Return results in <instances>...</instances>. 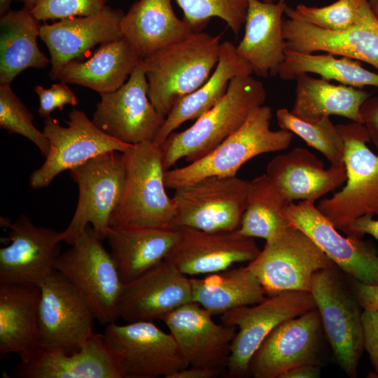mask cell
<instances>
[{
    "label": "cell",
    "mask_w": 378,
    "mask_h": 378,
    "mask_svg": "<svg viewBox=\"0 0 378 378\" xmlns=\"http://www.w3.org/2000/svg\"><path fill=\"white\" fill-rule=\"evenodd\" d=\"M220 37L195 31L142 59L148 98L165 117L175 104L201 87L217 64Z\"/></svg>",
    "instance_id": "cell-1"
},
{
    "label": "cell",
    "mask_w": 378,
    "mask_h": 378,
    "mask_svg": "<svg viewBox=\"0 0 378 378\" xmlns=\"http://www.w3.org/2000/svg\"><path fill=\"white\" fill-rule=\"evenodd\" d=\"M267 97L264 85L251 75L230 80L225 95L188 129L172 132L160 145L165 171L181 158L189 163L205 157L245 122Z\"/></svg>",
    "instance_id": "cell-2"
},
{
    "label": "cell",
    "mask_w": 378,
    "mask_h": 378,
    "mask_svg": "<svg viewBox=\"0 0 378 378\" xmlns=\"http://www.w3.org/2000/svg\"><path fill=\"white\" fill-rule=\"evenodd\" d=\"M122 156L124 184L110 226H172L175 204L166 192L160 146L152 141H144L131 146Z\"/></svg>",
    "instance_id": "cell-3"
},
{
    "label": "cell",
    "mask_w": 378,
    "mask_h": 378,
    "mask_svg": "<svg viewBox=\"0 0 378 378\" xmlns=\"http://www.w3.org/2000/svg\"><path fill=\"white\" fill-rule=\"evenodd\" d=\"M272 108L260 106L250 113L245 122L205 157L164 174L167 188L176 190L209 176H235L241 167L260 154L288 148L293 133L272 130Z\"/></svg>",
    "instance_id": "cell-4"
},
{
    "label": "cell",
    "mask_w": 378,
    "mask_h": 378,
    "mask_svg": "<svg viewBox=\"0 0 378 378\" xmlns=\"http://www.w3.org/2000/svg\"><path fill=\"white\" fill-rule=\"evenodd\" d=\"M102 241L88 225L71 247L60 253L55 267L87 301L95 319L108 325L120 318L118 302L124 284Z\"/></svg>",
    "instance_id": "cell-5"
},
{
    "label": "cell",
    "mask_w": 378,
    "mask_h": 378,
    "mask_svg": "<svg viewBox=\"0 0 378 378\" xmlns=\"http://www.w3.org/2000/svg\"><path fill=\"white\" fill-rule=\"evenodd\" d=\"M336 126L344 141L346 185L331 197L321 200L317 208L342 231L362 216H378V155L367 146L371 140L363 124Z\"/></svg>",
    "instance_id": "cell-6"
},
{
    "label": "cell",
    "mask_w": 378,
    "mask_h": 378,
    "mask_svg": "<svg viewBox=\"0 0 378 378\" xmlns=\"http://www.w3.org/2000/svg\"><path fill=\"white\" fill-rule=\"evenodd\" d=\"M78 186V200L61 241L72 245L90 225L101 239H106L112 213L122 190L125 169L122 153L111 151L96 156L70 170Z\"/></svg>",
    "instance_id": "cell-7"
},
{
    "label": "cell",
    "mask_w": 378,
    "mask_h": 378,
    "mask_svg": "<svg viewBox=\"0 0 378 378\" xmlns=\"http://www.w3.org/2000/svg\"><path fill=\"white\" fill-rule=\"evenodd\" d=\"M310 293L339 366L346 376L356 378L364 351L363 309L346 289L334 266L314 274Z\"/></svg>",
    "instance_id": "cell-8"
},
{
    "label": "cell",
    "mask_w": 378,
    "mask_h": 378,
    "mask_svg": "<svg viewBox=\"0 0 378 378\" xmlns=\"http://www.w3.org/2000/svg\"><path fill=\"white\" fill-rule=\"evenodd\" d=\"M248 181L235 176H209L176 188L174 227L208 232L238 230L247 203Z\"/></svg>",
    "instance_id": "cell-9"
},
{
    "label": "cell",
    "mask_w": 378,
    "mask_h": 378,
    "mask_svg": "<svg viewBox=\"0 0 378 378\" xmlns=\"http://www.w3.org/2000/svg\"><path fill=\"white\" fill-rule=\"evenodd\" d=\"M247 266L268 296L287 290L310 293L314 274L335 265L307 235L289 225L266 241Z\"/></svg>",
    "instance_id": "cell-10"
},
{
    "label": "cell",
    "mask_w": 378,
    "mask_h": 378,
    "mask_svg": "<svg viewBox=\"0 0 378 378\" xmlns=\"http://www.w3.org/2000/svg\"><path fill=\"white\" fill-rule=\"evenodd\" d=\"M315 307L311 293L287 290L268 295L256 304L239 307L221 314L222 323L238 330L231 344L227 376L240 378L249 375L250 360L267 335L281 323Z\"/></svg>",
    "instance_id": "cell-11"
},
{
    "label": "cell",
    "mask_w": 378,
    "mask_h": 378,
    "mask_svg": "<svg viewBox=\"0 0 378 378\" xmlns=\"http://www.w3.org/2000/svg\"><path fill=\"white\" fill-rule=\"evenodd\" d=\"M102 336L116 356L125 378H169L190 366L172 334L153 321L111 323Z\"/></svg>",
    "instance_id": "cell-12"
},
{
    "label": "cell",
    "mask_w": 378,
    "mask_h": 378,
    "mask_svg": "<svg viewBox=\"0 0 378 378\" xmlns=\"http://www.w3.org/2000/svg\"><path fill=\"white\" fill-rule=\"evenodd\" d=\"M60 125L49 116L44 120L43 132L49 141L43 164L30 176L34 189L48 186L64 170H71L89 160L111 151L125 152L132 144L118 141L98 128L84 111L74 108Z\"/></svg>",
    "instance_id": "cell-13"
},
{
    "label": "cell",
    "mask_w": 378,
    "mask_h": 378,
    "mask_svg": "<svg viewBox=\"0 0 378 378\" xmlns=\"http://www.w3.org/2000/svg\"><path fill=\"white\" fill-rule=\"evenodd\" d=\"M312 201L290 202L281 214L289 225L298 228L351 279L378 285V250L370 241L342 235Z\"/></svg>",
    "instance_id": "cell-14"
},
{
    "label": "cell",
    "mask_w": 378,
    "mask_h": 378,
    "mask_svg": "<svg viewBox=\"0 0 378 378\" xmlns=\"http://www.w3.org/2000/svg\"><path fill=\"white\" fill-rule=\"evenodd\" d=\"M40 287L38 346L78 350L94 334L95 317L88 303L56 270Z\"/></svg>",
    "instance_id": "cell-15"
},
{
    "label": "cell",
    "mask_w": 378,
    "mask_h": 378,
    "mask_svg": "<svg viewBox=\"0 0 378 378\" xmlns=\"http://www.w3.org/2000/svg\"><path fill=\"white\" fill-rule=\"evenodd\" d=\"M148 92L141 59L120 88L101 94L92 122L106 134L126 144L134 145L153 141L165 117L156 111Z\"/></svg>",
    "instance_id": "cell-16"
},
{
    "label": "cell",
    "mask_w": 378,
    "mask_h": 378,
    "mask_svg": "<svg viewBox=\"0 0 378 378\" xmlns=\"http://www.w3.org/2000/svg\"><path fill=\"white\" fill-rule=\"evenodd\" d=\"M61 232L35 225L22 214L0 248V283L41 286L55 270Z\"/></svg>",
    "instance_id": "cell-17"
},
{
    "label": "cell",
    "mask_w": 378,
    "mask_h": 378,
    "mask_svg": "<svg viewBox=\"0 0 378 378\" xmlns=\"http://www.w3.org/2000/svg\"><path fill=\"white\" fill-rule=\"evenodd\" d=\"M286 50L304 53L323 51L365 62L378 70V20L368 0H362L356 22L330 31L297 19L283 22Z\"/></svg>",
    "instance_id": "cell-18"
},
{
    "label": "cell",
    "mask_w": 378,
    "mask_h": 378,
    "mask_svg": "<svg viewBox=\"0 0 378 378\" xmlns=\"http://www.w3.org/2000/svg\"><path fill=\"white\" fill-rule=\"evenodd\" d=\"M176 227L177 238L164 260L185 275L220 272L236 262H251L260 252L254 238L238 230L208 232Z\"/></svg>",
    "instance_id": "cell-19"
},
{
    "label": "cell",
    "mask_w": 378,
    "mask_h": 378,
    "mask_svg": "<svg viewBox=\"0 0 378 378\" xmlns=\"http://www.w3.org/2000/svg\"><path fill=\"white\" fill-rule=\"evenodd\" d=\"M323 328L316 307L276 327L264 340L249 363L254 378H279L302 365H318Z\"/></svg>",
    "instance_id": "cell-20"
},
{
    "label": "cell",
    "mask_w": 378,
    "mask_h": 378,
    "mask_svg": "<svg viewBox=\"0 0 378 378\" xmlns=\"http://www.w3.org/2000/svg\"><path fill=\"white\" fill-rule=\"evenodd\" d=\"M196 302L185 304L164 316L166 324L190 366L222 372L227 368L235 326L216 323Z\"/></svg>",
    "instance_id": "cell-21"
},
{
    "label": "cell",
    "mask_w": 378,
    "mask_h": 378,
    "mask_svg": "<svg viewBox=\"0 0 378 378\" xmlns=\"http://www.w3.org/2000/svg\"><path fill=\"white\" fill-rule=\"evenodd\" d=\"M192 302L190 279L164 260L123 284L118 312L127 323L153 321Z\"/></svg>",
    "instance_id": "cell-22"
},
{
    "label": "cell",
    "mask_w": 378,
    "mask_h": 378,
    "mask_svg": "<svg viewBox=\"0 0 378 378\" xmlns=\"http://www.w3.org/2000/svg\"><path fill=\"white\" fill-rule=\"evenodd\" d=\"M15 378H125L102 334L94 333L78 350L38 346L14 368Z\"/></svg>",
    "instance_id": "cell-23"
},
{
    "label": "cell",
    "mask_w": 378,
    "mask_h": 378,
    "mask_svg": "<svg viewBox=\"0 0 378 378\" xmlns=\"http://www.w3.org/2000/svg\"><path fill=\"white\" fill-rule=\"evenodd\" d=\"M124 14L121 9L106 6L94 15L41 25L39 37L50 56V78L57 80L68 62L77 59L94 46L122 38L120 24Z\"/></svg>",
    "instance_id": "cell-24"
},
{
    "label": "cell",
    "mask_w": 378,
    "mask_h": 378,
    "mask_svg": "<svg viewBox=\"0 0 378 378\" xmlns=\"http://www.w3.org/2000/svg\"><path fill=\"white\" fill-rule=\"evenodd\" d=\"M287 7L286 1L248 0L245 32L236 49L258 76H277L284 60L282 17Z\"/></svg>",
    "instance_id": "cell-25"
},
{
    "label": "cell",
    "mask_w": 378,
    "mask_h": 378,
    "mask_svg": "<svg viewBox=\"0 0 378 378\" xmlns=\"http://www.w3.org/2000/svg\"><path fill=\"white\" fill-rule=\"evenodd\" d=\"M323 162L311 151L295 148L267 164L266 174L290 202H314L346 181L345 165L324 168Z\"/></svg>",
    "instance_id": "cell-26"
},
{
    "label": "cell",
    "mask_w": 378,
    "mask_h": 378,
    "mask_svg": "<svg viewBox=\"0 0 378 378\" xmlns=\"http://www.w3.org/2000/svg\"><path fill=\"white\" fill-rule=\"evenodd\" d=\"M41 287L0 283V356L27 360L38 346Z\"/></svg>",
    "instance_id": "cell-27"
},
{
    "label": "cell",
    "mask_w": 378,
    "mask_h": 378,
    "mask_svg": "<svg viewBox=\"0 0 378 378\" xmlns=\"http://www.w3.org/2000/svg\"><path fill=\"white\" fill-rule=\"evenodd\" d=\"M177 235L174 226H110L106 239L123 284L164 260Z\"/></svg>",
    "instance_id": "cell-28"
},
{
    "label": "cell",
    "mask_w": 378,
    "mask_h": 378,
    "mask_svg": "<svg viewBox=\"0 0 378 378\" xmlns=\"http://www.w3.org/2000/svg\"><path fill=\"white\" fill-rule=\"evenodd\" d=\"M120 29L141 59L195 31L176 15L171 0L135 1L124 14Z\"/></svg>",
    "instance_id": "cell-29"
},
{
    "label": "cell",
    "mask_w": 378,
    "mask_h": 378,
    "mask_svg": "<svg viewBox=\"0 0 378 378\" xmlns=\"http://www.w3.org/2000/svg\"><path fill=\"white\" fill-rule=\"evenodd\" d=\"M253 73L248 63L237 55L236 46L230 41L222 42L213 74L201 87L175 104L152 141L160 146L181 125L197 120L214 107L225 95L232 78Z\"/></svg>",
    "instance_id": "cell-30"
},
{
    "label": "cell",
    "mask_w": 378,
    "mask_h": 378,
    "mask_svg": "<svg viewBox=\"0 0 378 378\" xmlns=\"http://www.w3.org/2000/svg\"><path fill=\"white\" fill-rule=\"evenodd\" d=\"M130 43L123 37L102 43L84 62H68L57 80L90 88L100 95L120 88L141 61Z\"/></svg>",
    "instance_id": "cell-31"
},
{
    "label": "cell",
    "mask_w": 378,
    "mask_h": 378,
    "mask_svg": "<svg viewBox=\"0 0 378 378\" xmlns=\"http://www.w3.org/2000/svg\"><path fill=\"white\" fill-rule=\"evenodd\" d=\"M295 97L291 113L309 122H317L330 115H339L363 124L360 108L370 97L361 88L334 85L308 74L296 78Z\"/></svg>",
    "instance_id": "cell-32"
},
{
    "label": "cell",
    "mask_w": 378,
    "mask_h": 378,
    "mask_svg": "<svg viewBox=\"0 0 378 378\" xmlns=\"http://www.w3.org/2000/svg\"><path fill=\"white\" fill-rule=\"evenodd\" d=\"M41 25L24 8L1 15L0 85H10L24 70L45 69L50 63L37 44Z\"/></svg>",
    "instance_id": "cell-33"
},
{
    "label": "cell",
    "mask_w": 378,
    "mask_h": 378,
    "mask_svg": "<svg viewBox=\"0 0 378 378\" xmlns=\"http://www.w3.org/2000/svg\"><path fill=\"white\" fill-rule=\"evenodd\" d=\"M192 300L212 316L256 304L267 295L252 271L246 267L228 268L203 279H190Z\"/></svg>",
    "instance_id": "cell-34"
},
{
    "label": "cell",
    "mask_w": 378,
    "mask_h": 378,
    "mask_svg": "<svg viewBox=\"0 0 378 378\" xmlns=\"http://www.w3.org/2000/svg\"><path fill=\"white\" fill-rule=\"evenodd\" d=\"M326 54L304 53L285 50L284 60L278 74L284 80H292L302 74H315L321 78L334 80L356 88L373 86L378 88V74L362 66L360 62L346 57Z\"/></svg>",
    "instance_id": "cell-35"
},
{
    "label": "cell",
    "mask_w": 378,
    "mask_h": 378,
    "mask_svg": "<svg viewBox=\"0 0 378 378\" xmlns=\"http://www.w3.org/2000/svg\"><path fill=\"white\" fill-rule=\"evenodd\" d=\"M289 203L266 174L254 178L249 182L246 207L238 231L253 238L272 239L289 225L281 214Z\"/></svg>",
    "instance_id": "cell-36"
},
{
    "label": "cell",
    "mask_w": 378,
    "mask_h": 378,
    "mask_svg": "<svg viewBox=\"0 0 378 378\" xmlns=\"http://www.w3.org/2000/svg\"><path fill=\"white\" fill-rule=\"evenodd\" d=\"M276 115L281 129L299 136L309 146L320 151L331 165H344V141L330 117L312 123L298 118L284 108L278 109Z\"/></svg>",
    "instance_id": "cell-37"
},
{
    "label": "cell",
    "mask_w": 378,
    "mask_h": 378,
    "mask_svg": "<svg viewBox=\"0 0 378 378\" xmlns=\"http://www.w3.org/2000/svg\"><path fill=\"white\" fill-rule=\"evenodd\" d=\"M183 12V19L195 31H201L211 18L224 20L235 35L244 24L248 0H176Z\"/></svg>",
    "instance_id": "cell-38"
},
{
    "label": "cell",
    "mask_w": 378,
    "mask_h": 378,
    "mask_svg": "<svg viewBox=\"0 0 378 378\" xmlns=\"http://www.w3.org/2000/svg\"><path fill=\"white\" fill-rule=\"evenodd\" d=\"M33 114L16 95L10 85H0V127L9 134L21 135L31 141L46 158L49 141L33 123Z\"/></svg>",
    "instance_id": "cell-39"
},
{
    "label": "cell",
    "mask_w": 378,
    "mask_h": 378,
    "mask_svg": "<svg viewBox=\"0 0 378 378\" xmlns=\"http://www.w3.org/2000/svg\"><path fill=\"white\" fill-rule=\"evenodd\" d=\"M362 0H337L323 6L299 4L295 8L287 7L288 18L297 19L320 29L340 31L353 26L357 21Z\"/></svg>",
    "instance_id": "cell-40"
},
{
    "label": "cell",
    "mask_w": 378,
    "mask_h": 378,
    "mask_svg": "<svg viewBox=\"0 0 378 378\" xmlns=\"http://www.w3.org/2000/svg\"><path fill=\"white\" fill-rule=\"evenodd\" d=\"M109 0H39L31 10L39 21L88 16L100 12Z\"/></svg>",
    "instance_id": "cell-41"
},
{
    "label": "cell",
    "mask_w": 378,
    "mask_h": 378,
    "mask_svg": "<svg viewBox=\"0 0 378 378\" xmlns=\"http://www.w3.org/2000/svg\"><path fill=\"white\" fill-rule=\"evenodd\" d=\"M34 92L39 99L38 113L45 118L50 116L56 108L62 111L66 104L76 106L78 103L76 94L64 82L52 84L48 89L36 85Z\"/></svg>",
    "instance_id": "cell-42"
},
{
    "label": "cell",
    "mask_w": 378,
    "mask_h": 378,
    "mask_svg": "<svg viewBox=\"0 0 378 378\" xmlns=\"http://www.w3.org/2000/svg\"><path fill=\"white\" fill-rule=\"evenodd\" d=\"M362 323L364 351L374 370L371 377L378 378V311L363 309Z\"/></svg>",
    "instance_id": "cell-43"
},
{
    "label": "cell",
    "mask_w": 378,
    "mask_h": 378,
    "mask_svg": "<svg viewBox=\"0 0 378 378\" xmlns=\"http://www.w3.org/2000/svg\"><path fill=\"white\" fill-rule=\"evenodd\" d=\"M351 293L363 309L378 311V285H370L351 279Z\"/></svg>",
    "instance_id": "cell-44"
},
{
    "label": "cell",
    "mask_w": 378,
    "mask_h": 378,
    "mask_svg": "<svg viewBox=\"0 0 378 378\" xmlns=\"http://www.w3.org/2000/svg\"><path fill=\"white\" fill-rule=\"evenodd\" d=\"M360 111L370 140L378 150V97L367 99Z\"/></svg>",
    "instance_id": "cell-45"
},
{
    "label": "cell",
    "mask_w": 378,
    "mask_h": 378,
    "mask_svg": "<svg viewBox=\"0 0 378 378\" xmlns=\"http://www.w3.org/2000/svg\"><path fill=\"white\" fill-rule=\"evenodd\" d=\"M373 215L362 216L346 227L342 232L350 236L363 237L368 234L378 241V219H374Z\"/></svg>",
    "instance_id": "cell-46"
},
{
    "label": "cell",
    "mask_w": 378,
    "mask_h": 378,
    "mask_svg": "<svg viewBox=\"0 0 378 378\" xmlns=\"http://www.w3.org/2000/svg\"><path fill=\"white\" fill-rule=\"evenodd\" d=\"M221 374V371L197 366H188L176 372L169 378H214Z\"/></svg>",
    "instance_id": "cell-47"
},
{
    "label": "cell",
    "mask_w": 378,
    "mask_h": 378,
    "mask_svg": "<svg viewBox=\"0 0 378 378\" xmlns=\"http://www.w3.org/2000/svg\"><path fill=\"white\" fill-rule=\"evenodd\" d=\"M320 374L321 369L318 365L307 364L287 370L279 378H318Z\"/></svg>",
    "instance_id": "cell-48"
},
{
    "label": "cell",
    "mask_w": 378,
    "mask_h": 378,
    "mask_svg": "<svg viewBox=\"0 0 378 378\" xmlns=\"http://www.w3.org/2000/svg\"><path fill=\"white\" fill-rule=\"evenodd\" d=\"M13 0H0V14L3 15L4 13L10 10V4Z\"/></svg>",
    "instance_id": "cell-49"
},
{
    "label": "cell",
    "mask_w": 378,
    "mask_h": 378,
    "mask_svg": "<svg viewBox=\"0 0 378 378\" xmlns=\"http://www.w3.org/2000/svg\"><path fill=\"white\" fill-rule=\"evenodd\" d=\"M24 4V8L31 10L39 0H18Z\"/></svg>",
    "instance_id": "cell-50"
},
{
    "label": "cell",
    "mask_w": 378,
    "mask_h": 378,
    "mask_svg": "<svg viewBox=\"0 0 378 378\" xmlns=\"http://www.w3.org/2000/svg\"><path fill=\"white\" fill-rule=\"evenodd\" d=\"M11 221L6 217H1V226L4 228H9L11 225Z\"/></svg>",
    "instance_id": "cell-51"
},
{
    "label": "cell",
    "mask_w": 378,
    "mask_h": 378,
    "mask_svg": "<svg viewBox=\"0 0 378 378\" xmlns=\"http://www.w3.org/2000/svg\"><path fill=\"white\" fill-rule=\"evenodd\" d=\"M373 12L378 20V0L375 4V6L372 8Z\"/></svg>",
    "instance_id": "cell-52"
},
{
    "label": "cell",
    "mask_w": 378,
    "mask_h": 378,
    "mask_svg": "<svg viewBox=\"0 0 378 378\" xmlns=\"http://www.w3.org/2000/svg\"><path fill=\"white\" fill-rule=\"evenodd\" d=\"M368 1L370 3V6H372V8H373L375 6L377 0H368Z\"/></svg>",
    "instance_id": "cell-53"
},
{
    "label": "cell",
    "mask_w": 378,
    "mask_h": 378,
    "mask_svg": "<svg viewBox=\"0 0 378 378\" xmlns=\"http://www.w3.org/2000/svg\"><path fill=\"white\" fill-rule=\"evenodd\" d=\"M267 2L286 1V0H262Z\"/></svg>",
    "instance_id": "cell-54"
}]
</instances>
